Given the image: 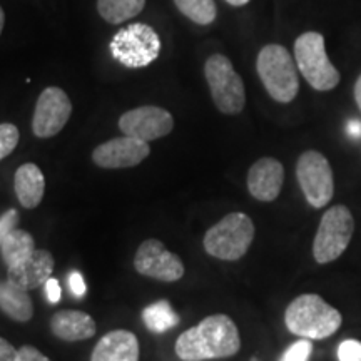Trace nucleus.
<instances>
[{
    "label": "nucleus",
    "instance_id": "1",
    "mask_svg": "<svg viewBox=\"0 0 361 361\" xmlns=\"http://www.w3.org/2000/svg\"><path fill=\"white\" fill-rule=\"evenodd\" d=\"M241 348L236 323L226 314H211L189 328L176 341V355L183 361L229 358Z\"/></svg>",
    "mask_w": 361,
    "mask_h": 361
},
{
    "label": "nucleus",
    "instance_id": "2",
    "mask_svg": "<svg viewBox=\"0 0 361 361\" xmlns=\"http://www.w3.org/2000/svg\"><path fill=\"white\" fill-rule=\"evenodd\" d=\"M341 313L328 305L319 295L298 296L284 313V323L293 335L306 340H324L341 326Z\"/></svg>",
    "mask_w": 361,
    "mask_h": 361
},
{
    "label": "nucleus",
    "instance_id": "3",
    "mask_svg": "<svg viewBox=\"0 0 361 361\" xmlns=\"http://www.w3.org/2000/svg\"><path fill=\"white\" fill-rule=\"evenodd\" d=\"M256 69L261 82L276 102L295 101L300 90L298 67L286 47L279 44L264 45L258 54Z\"/></svg>",
    "mask_w": 361,
    "mask_h": 361
},
{
    "label": "nucleus",
    "instance_id": "4",
    "mask_svg": "<svg viewBox=\"0 0 361 361\" xmlns=\"http://www.w3.org/2000/svg\"><path fill=\"white\" fill-rule=\"evenodd\" d=\"M255 239V224L245 213H231L207 229L204 250L213 258L223 261L241 259Z\"/></svg>",
    "mask_w": 361,
    "mask_h": 361
},
{
    "label": "nucleus",
    "instance_id": "5",
    "mask_svg": "<svg viewBox=\"0 0 361 361\" xmlns=\"http://www.w3.org/2000/svg\"><path fill=\"white\" fill-rule=\"evenodd\" d=\"M295 61L306 82L319 92H326L340 84L341 75L329 61L324 37L319 32H305L296 39Z\"/></svg>",
    "mask_w": 361,
    "mask_h": 361
},
{
    "label": "nucleus",
    "instance_id": "6",
    "mask_svg": "<svg viewBox=\"0 0 361 361\" xmlns=\"http://www.w3.org/2000/svg\"><path fill=\"white\" fill-rule=\"evenodd\" d=\"M204 75L211 97L223 114L234 116L245 109V84L228 57L223 54H213L204 64Z\"/></svg>",
    "mask_w": 361,
    "mask_h": 361
},
{
    "label": "nucleus",
    "instance_id": "7",
    "mask_svg": "<svg viewBox=\"0 0 361 361\" xmlns=\"http://www.w3.org/2000/svg\"><path fill=\"white\" fill-rule=\"evenodd\" d=\"M112 57L129 69H142L159 57L161 40L147 24H130L111 40Z\"/></svg>",
    "mask_w": 361,
    "mask_h": 361
},
{
    "label": "nucleus",
    "instance_id": "8",
    "mask_svg": "<svg viewBox=\"0 0 361 361\" xmlns=\"http://www.w3.org/2000/svg\"><path fill=\"white\" fill-rule=\"evenodd\" d=\"M355 231V219L346 206H333L319 221L313 243V256L319 264L340 258Z\"/></svg>",
    "mask_w": 361,
    "mask_h": 361
},
{
    "label": "nucleus",
    "instance_id": "9",
    "mask_svg": "<svg viewBox=\"0 0 361 361\" xmlns=\"http://www.w3.org/2000/svg\"><path fill=\"white\" fill-rule=\"evenodd\" d=\"M296 178L306 201L319 209L333 200L335 179L326 157L318 151H306L296 164Z\"/></svg>",
    "mask_w": 361,
    "mask_h": 361
},
{
    "label": "nucleus",
    "instance_id": "10",
    "mask_svg": "<svg viewBox=\"0 0 361 361\" xmlns=\"http://www.w3.org/2000/svg\"><path fill=\"white\" fill-rule=\"evenodd\" d=\"M134 268L139 274L157 281L174 283L184 276V264L178 255L168 251L159 239H147L137 247Z\"/></svg>",
    "mask_w": 361,
    "mask_h": 361
},
{
    "label": "nucleus",
    "instance_id": "11",
    "mask_svg": "<svg viewBox=\"0 0 361 361\" xmlns=\"http://www.w3.org/2000/svg\"><path fill=\"white\" fill-rule=\"evenodd\" d=\"M72 114V104L67 94L59 87L42 90L35 104L32 130L40 139L54 137L61 133Z\"/></svg>",
    "mask_w": 361,
    "mask_h": 361
},
{
    "label": "nucleus",
    "instance_id": "12",
    "mask_svg": "<svg viewBox=\"0 0 361 361\" xmlns=\"http://www.w3.org/2000/svg\"><path fill=\"white\" fill-rule=\"evenodd\" d=\"M174 128V119L168 111L157 106H142L121 116L119 129L129 137L149 142L168 135Z\"/></svg>",
    "mask_w": 361,
    "mask_h": 361
},
{
    "label": "nucleus",
    "instance_id": "13",
    "mask_svg": "<svg viewBox=\"0 0 361 361\" xmlns=\"http://www.w3.org/2000/svg\"><path fill=\"white\" fill-rule=\"evenodd\" d=\"M151 152L147 142L135 137H116L94 149L92 161L104 169H124L141 164Z\"/></svg>",
    "mask_w": 361,
    "mask_h": 361
},
{
    "label": "nucleus",
    "instance_id": "14",
    "mask_svg": "<svg viewBox=\"0 0 361 361\" xmlns=\"http://www.w3.org/2000/svg\"><path fill=\"white\" fill-rule=\"evenodd\" d=\"M284 180L283 164L273 157H263L247 173V191L255 200L271 202L279 196Z\"/></svg>",
    "mask_w": 361,
    "mask_h": 361
},
{
    "label": "nucleus",
    "instance_id": "15",
    "mask_svg": "<svg viewBox=\"0 0 361 361\" xmlns=\"http://www.w3.org/2000/svg\"><path fill=\"white\" fill-rule=\"evenodd\" d=\"M54 271V258L49 251L35 250L29 258L17 266L8 268V281L30 291L42 286L51 279Z\"/></svg>",
    "mask_w": 361,
    "mask_h": 361
},
{
    "label": "nucleus",
    "instance_id": "16",
    "mask_svg": "<svg viewBox=\"0 0 361 361\" xmlns=\"http://www.w3.org/2000/svg\"><path fill=\"white\" fill-rule=\"evenodd\" d=\"M90 361H139L137 336L126 329L109 331L99 340Z\"/></svg>",
    "mask_w": 361,
    "mask_h": 361
},
{
    "label": "nucleus",
    "instance_id": "17",
    "mask_svg": "<svg viewBox=\"0 0 361 361\" xmlns=\"http://www.w3.org/2000/svg\"><path fill=\"white\" fill-rule=\"evenodd\" d=\"M96 322L92 316L79 310L57 311L51 318V331L59 340L82 341L96 335Z\"/></svg>",
    "mask_w": 361,
    "mask_h": 361
},
{
    "label": "nucleus",
    "instance_id": "18",
    "mask_svg": "<svg viewBox=\"0 0 361 361\" xmlns=\"http://www.w3.org/2000/svg\"><path fill=\"white\" fill-rule=\"evenodd\" d=\"M13 188H16L17 200L25 209H34L42 201L45 192V179L39 166L27 162L17 169L13 178Z\"/></svg>",
    "mask_w": 361,
    "mask_h": 361
},
{
    "label": "nucleus",
    "instance_id": "19",
    "mask_svg": "<svg viewBox=\"0 0 361 361\" xmlns=\"http://www.w3.org/2000/svg\"><path fill=\"white\" fill-rule=\"evenodd\" d=\"M0 311L13 322L25 323L34 316V305L29 293L12 281H0Z\"/></svg>",
    "mask_w": 361,
    "mask_h": 361
},
{
    "label": "nucleus",
    "instance_id": "20",
    "mask_svg": "<svg viewBox=\"0 0 361 361\" xmlns=\"http://www.w3.org/2000/svg\"><path fill=\"white\" fill-rule=\"evenodd\" d=\"M0 250H2L4 263L7 264V268H12V266H17L32 255L35 251V241L32 234L16 228L4 239Z\"/></svg>",
    "mask_w": 361,
    "mask_h": 361
},
{
    "label": "nucleus",
    "instance_id": "21",
    "mask_svg": "<svg viewBox=\"0 0 361 361\" xmlns=\"http://www.w3.org/2000/svg\"><path fill=\"white\" fill-rule=\"evenodd\" d=\"M146 0H97L99 16L109 24H123L142 12Z\"/></svg>",
    "mask_w": 361,
    "mask_h": 361
},
{
    "label": "nucleus",
    "instance_id": "22",
    "mask_svg": "<svg viewBox=\"0 0 361 361\" xmlns=\"http://www.w3.org/2000/svg\"><path fill=\"white\" fill-rule=\"evenodd\" d=\"M142 319L149 331L156 333V335L166 333L168 329L174 328L176 324L179 323L178 313H176L173 306L169 305V301L166 300H161L154 305L147 306V308L142 311Z\"/></svg>",
    "mask_w": 361,
    "mask_h": 361
},
{
    "label": "nucleus",
    "instance_id": "23",
    "mask_svg": "<svg viewBox=\"0 0 361 361\" xmlns=\"http://www.w3.org/2000/svg\"><path fill=\"white\" fill-rule=\"evenodd\" d=\"M174 4L183 16L200 25L213 24L218 16L214 0H174Z\"/></svg>",
    "mask_w": 361,
    "mask_h": 361
},
{
    "label": "nucleus",
    "instance_id": "24",
    "mask_svg": "<svg viewBox=\"0 0 361 361\" xmlns=\"http://www.w3.org/2000/svg\"><path fill=\"white\" fill-rule=\"evenodd\" d=\"M19 139L20 134L16 126L8 123L0 124V161L12 154L13 149L19 144Z\"/></svg>",
    "mask_w": 361,
    "mask_h": 361
},
{
    "label": "nucleus",
    "instance_id": "25",
    "mask_svg": "<svg viewBox=\"0 0 361 361\" xmlns=\"http://www.w3.org/2000/svg\"><path fill=\"white\" fill-rule=\"evenodd\" d=\"M311 351H313V345L310 340L303 338V340L293 343L290 348L284 351L281 361H308Z\"/></svg>",
    "mask_w": 361,
    "mask_h": 361
},
{
    "label": "nucleus",
    "instance_id": "26",
    "mask_svg": "<svg viewBox=\"0 0 361 361\" xmlns=\"http://www.w3.org/2000/svg\"><path fill=\"white\" fill-rule=\"evenodd\" d=\"M338 360L340 361H361V341L345 340L338 346Z\"/></svg>",
    "mask_w": 361,
    "mask_h": 361
},
{
    "label": "nucleus",
    "instance_id": "27",
    "mask_svg": "<svg viewBox=\"0 0 361 361\" xmlns=\"http://www.w3.org/2000/svg\"><path fill=\"white\" fill-rule=\"evenodd\" d=\"M17 221H19V213H17L16 209L7 211V213L0 218V245H2L4 239L16 229Z\"/></svg>",
    "mask_w": 361,
    "mask_h": 361
},
{
    "label": "nucleus",
    "instance_id": "28",
    "mask_svg": "<svg viewBox=\"0 0 361 361\" xmlns=\"http://www.w3.org/2000/svg\"><path fill=\"white\" fill-rule=\"evenodd\" d=\"M69 288L72 295H75L78 298H82L85 291H87V284H85L82 274L79 271H72L69 274Z\"/></svg>",
    "mask_w": 361,
    "mask_h": 361
},
{
    "label": "nucleus",
    "instance_id": "29",
    "mask_svg": "<svg viewBox=\"0 0 361 361\" xmlns=\"http://www.w3.org/2000/svg\"><path fill=\"white\" fill-rule=\"evenodd\" d=\"M0 361H20L19 350L13 348L4 338H0Z\"/></svg>",
    "mask_w": 361,
    "mask_h": 361
},
{
    "label": "nucleus",
    "instance_id": "30",
    "mask_svg": "<svg viewBox=\"0 0 361 361\" xmlns=\"http://www.w3.org/2000/svg\"><path fill=\"white\" fill-rule=\"evenodd\" d=\"M44 288H45V296H47V300L51 301L52 305H57L62 298L61 284H59L57 279L51 278L47 283L44 284Z\"/></svg>",
    "mask_w": 361,
    "mask_h": 361
},
{
    "label": "nucleus",
    "instance_id": "31",
    "mask_svg": "<svg viewBox=\"0 0 361 361\" xmlns=\"http://www.w3.org/2000/svg\"><path fill=\"white\" fill-rule=\"evenodd\" d=\"M19 355H20V361H51L47 356L42 355L37 348H34V346L30 345L22 346L19 350Z\"/></svg>",
    "mask_w": 361,
    "mask_h": 361
},
{
    "label": "nucleus",
    "instance_id": "32",
    "mask_svg": "<svg viewBox=\"0 0 361 361\" xmlns=\"http://www.w3.org/2000/svg\"><path fill=\"white\" fill-rule=\"evenodd\" d=\"M346 134H348L351 139H361V121H348V124H346Z\"/></svg>",
    "mask_w": 361,
    "mask_h": 361
},
{
    "label": "nucleus",
    "instance_id": "33",
    "mask_svg": "<svg viewBox=\"0 0 361 361\" xmlns=\"http://www.w3.org/2000/svg\"><path fill=\"white\" fill-rule=\"evenodd\" d=\"M355 101H356V106H358L361 111V74L355 82Z\"/></svg>",
    "mask_w": 361,
    "mask_h": 361
},
{
    "label": "nucleus",
    "instance_id": "34",
    "mask_svg": "<svg viewBox=\"0 0 361 361\" xmlns=\"http://www.w3.org/2000/svg\"><path fill=\"white\" fill-rule=\"evenodd\" d=\"M226 2H228L229 6H234V7H243V6H246V4L250 2V0H226Z\"/></svg>",
    "mask_w": 361,
    "mask_h": 361
},
{
    "label": "nucleus",
    "instance_id": "35",
    "mask_svg": "<svg viewBox=\"0 0 361 361\" xmlns=\"http://www.w3.org/2000/svg\"><path fill=\"white\" fill-rule=\"evenodd\" d=\"M4 24H6V13H4V8L0 7V34L4 30Z\"/></svg>",
    "mask_w": 361,
    "mask_h": 361
},
{
    "label": "nucleus",
    "instance_id": "36",
    "mask_svg": "<svg viewBox=\"0 0 361 361\" xmlns=\"http://www.w3.org/2000/svg\"><path fill=\"white\" fill-rule=\"evenodd\" d=\"M180 361H183V360H180Z\"/></svg>",
    "mask_w": 361,
    "mask_h": 361
}]
</instances>
